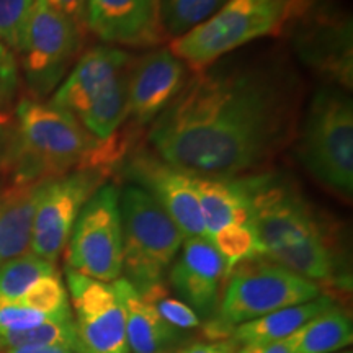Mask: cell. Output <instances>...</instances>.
<instances>
[{"label": "cell", "mask_w": 353, "mask_h": 353, "mask_svg": "<svg viewBox=\"0 0 353 353\" xmlns=\"http://www.w3.org/2000/svg\"><path fill=\"white\" fill-rule=\"evenodd\" d=\"M343 353H350V352H343Z\"/></svg>", "instance_id": "cell-35"}, {"label": "cell", "mask_w": 353, "mask_h": 353, "mask_svg": "<svg viewBox=\"0 0 353 353\" xmlns=\"http://www.w3.org/2000/svg\"><path fill=\"white\" fill-rule=\"evenodd\" d=\"M68 270L113 283L123 273L120 188L105 183L85 203L64 249Z\"/></svg>", "instance_id": "cell-10"}, {"label": "cell", "mask_w": 353, "mask_h": 353, "mask_svg": "<svg viewBox=\"0 0 353 353\" xmlns=\"http://www.w3.org/2000/svg\"><path fill=\"white\" fill-rule=\"evenodd\" d=\"M304 3L306 0H226L192 32L170 39L169 50L188 69L200 72L245 44L281 33Z\"/></svg>", "instance_id": "cell-5"}, {"label": "cell", "mask_w": 353, "mask_h": 353, "mask_svg": "<svg viewBox=\"0 0 353 353\" xmlns=\"http://www.w3.org/2000/svg\"><path fill=\"white\" fill-rule=\"evenodd\" d=\"M20 74L13 51L0 41V108L10 107L19 92Z\"/></svg>", "instance_id": "cell-30"}, {"label": "cell", "mask_w": 353, "mask_h": 353, "mask_svg": "<svg viewBox=\"0 0 353 353\" xmlns=\"http://www.w3.org/2000/svg\"><path fill=\"white\" fill-rule=\"evenodd\" d=\"M352 339L350 317L334 303L311 317L296 332L291 334L286 342L291 353H335L350 345Z\"/></svg>", "instance_id": "cell-22"}, {"label": "cell", "mask_w": 353, "mask_h": 353, "mask_svg": "<svg viewBox=\"0 0 353 353\" xmlns=\"http://www.w3.org/2000/svg\"><path fill=\"white\" fill-rule=\"evenodd\" d=\"M294 46L301 59L330 85L350 90L353 83L352 21L322 17L304 21L294 33Z\"/></svg>", "instance_id": "cell-17"}, {"label": "cell", "mask_w": 353, "mask_h": 353, "mask_svg": "<svg viewBox=\"0 0 353 353\" xmlns=\"http://www.w3.org/2000/svg\"><path fill=\"white\" fill-rule=\"evenodd\" d=\"M236 353H291L286 339L276 342H260V343H247L241 345Z\"/></svg>", "instance_id": "cell-33"}, {"label": "cell", "mask_w": 353, "mask_h": 353, "mask_svg": "<svg viewBox=\"0 0 353 353\" xmlns=\"http://www.w3.org/2000/svg\"><path fill=\"white\" fill-rule=\"evenodd\" d=\"M319 296V285L272 260H244L229 272L218 311L203 330L211 341H224L237 325Z\"/></svg>", "instance_id": "cell-6"}, {"label": "cell", "mask_w": 353, "mask_h": 353, "mask_svg": "<svg viewBox=\"0 0 353 353\" xmlns=\"http://www.w3.org/2000/svg\"><path fill=\"white\" fill-rule=\"evenodd\" d=\"M39 2L44 3L46 7H50L51 10L64 15L65 19L72 20L74 23L79 25L87 32L85 12L88 0H39Z\"/></svg>", "instance_id": "cell-31"}, {"label": "cell", "mask_w": 353, "mask_h": 353, "mask_svg": "<svg viewBox=\"0 0 353 353\" xmlns=\"http://www.w3.org/2000/svg\"><path fill=\"white\" fill-rule=\"evenodd\" d=\"M46 182L0 188V265L30 254L34 214Z\"/></svg>", "instance_id": "cell-19"}, {"label": "cell", "mask_w": 353, "mask_h": 353, "mask_svg": "<svg viewBox=\"0 0 353 353\" xmlns=\"http://www.w3.org/2000/svg\"><path fill=\"white\" fill-rule=\"evenodd\" d=\"M228 275L226 260L208 237L185 239L169 268V281L176 296L206 321L218 311Z\"/></svg>", "instance_id": "cell-14"}, {"label": "cell", "mask_w": 353, "mask_h": 353, "mask_svg": "<svg viewBox=\"0 0 353 353\" xmlns=\"http://www.w3.org/2000/svg\"><path fill=\"white\" fill-rule=\"evenodd\" d=\"M141 296L151 304L156 309L157 314L172 327L179 330H190L201 325V319L196 316V312L183 301H180L179 298L172 296L170 291L165 288L162 281L141 291Z\"/></svg>", "instance_id": "cell-27"}, {"label": "cell", "mask_w": 353, "mask_h": 353, "mask_svg": "<svg viewBox=\"0 0 353 353\" xmlns=\"http://www.w3.org/2000/svg\"><path fill=\"white\" fill-rule=\"evenodd\" d=\"M33 0H0V41L19 52Z\"/></svg>", "instance_id": "cell-28"}, {"label": "cell", "mask_w": 353, "mask_h": 353, "mask_svg": "<svg viewBox=\"0 0 353 353\" xmlns=\"http://www.w3.org/2000/svg\"><path fill=\"white\" fill-rule=\"evenodd\" d=\"M20 303L41 314H46L51 319H72L68 288L57 272L39 278L21 296Z\"/></svg>", "instance_id": "cell-25"}, {"label": "cell", "mask_w": 353, "mask_h": 353, "mask_svg": "<svg viewBox=\"0 0 353 353\" xmlns=\"http://www.w3.org/2000/svg\"><path fill=\"white\" fill-rule=\"evenodd\" d=\"M195 187L208 239L229 224L250 223V195L245 176L239 179L195 176Z\"/></svg>", "instance_id": "cell-20"}, {"label": "cell", "mask_w": 353, "mask_h": 353, "mask_svg": "<svg viewBox=\"0 0 353 353\" xmlns=\"http://www.w3.org/2000/svg\"><path fill=\"white\" fill-rule=\"evenodd\" d=\"M85 28L114 48H157L167 39L159 0H88Z\"/></svg>", "instance_id": "cell-15"}, {"label": "cell", "mask_w": 353, "mask_h": 353, "mask_svg": "<svg viewBox=\"0 0 353 353\" xmlns=\"http://www.w3.org/2000/svg\"><path fill=\"white\" fill-rule=\"evenodd\" d=\"M134 57L99 44L82 52L51 103L72 114L95 139L112 141L128 121V90Z\"/></svg>", "instance_id": "cell-4"}, {"label": "cell", "mask_w": 353, "mask_h": 353, "mask_svg": "<svg viewBox=\"0 0 353 353\" xmlns=\"http://www.w3.org/2000/svg\"><path fill=\"white\" fill-rule=\"evenodd\" d=\"M56 265L32 252L0 265V304L20 301L39 278L54 273Z\"/></svg>", "instance_id": "cell-23"}, {"label": "cell", "mask_w": 353, "mask_h": 353, "mask_svg": "<svg viewBox=\"0 0 353 353\" xmlns=\"http://www.w3.org/2000/svg\"><path fill=\"white\" fill-rule=\"evenodd\" d=\"M226 0H159V17L165 37L175 39L192 32L211 15H214Z\"/></svg>", "instance_id": "cell-24"}, {"label": "cell", "mask_w": 353, "mask_h": 353, "mask_svg": "<svg viewBox=\"0 0 353 353\" xmlns=\"http://www.w3.org/2000/svg\"><path fill=\"white\" fill-rule=\"evenodd\" d=\"M113 288L125 311L130 353H170L183 341V330L167 324L125 276L114 280Z\"/></svg>", "instance_id": "cell-18"}, {"label": "cell", "mask_w": 353, "mask_h": 353, "mask_svg": "<svg viewBox=\"0 0 353 353\" xmlns=\"http://www.w3.org/2000/svg\"><path fill=\"white\" fill-rule=\"evenodd\" d=\"M46 321H63L51 319L46 314L26 307L20 301L2 303L0 304V335L13 332V330H23L43 324ZM65 321V319H64Z\"/></svg>", "instance_id": "cell-29"}, {"label": "cell", "mask_w": 353, "mask_h": 353, "mask_svg": "<svg viewBox=\"0 0 353 353\" xmlns=\"http://www.w3.org/2000/svg\"><path fill=\"white\" fill-rule=\"evenodd\" d=\"M121 167L132 185L145 190L164 208L183 232L185 239L206 237L195 176L143 148L121 161Z\"/></svg>", "instance_id": "cell-13"}, {"label": "cell", "mask_w": 353, "mask_h": 353, "mask_svg": "<svg viewBox=\"0 0 353 353\" xmlns=\"http://www.w3.org/2000/svg\"><path fill=\"white\" fill-rule=\"evenodd\" d=\"M188 79V68L170 50L159 48L132 61L128 90V120L152 125Z\"/></svg>", "instance_id": "cell-16"}, {"label": "cell", "mask_w": 353, "mask_h": 353, "mask_svg": "<svg viewBox=\"0 0 353 353\" xmlns=\"http://www.w3.org/2000/svg\"><path fill=\"white\" fill-rule=\"evenodd\" d=\"M218 252L226 260L228 270L249 259L260 257L257 236L252 224H229L210 237Z\"/></svg>", "instance_id": "cell-26"}, {"label": "cell", "mask_w": 353, "mask_h": 353, "mask_svg": "<svg viewBox=\"0 0 353 353\" xmlns=\"http://www.w3.org/2000/svg\"><path fill=\"white\" fill-rule=\"evenodd\" d=\"M250 224L265 257L317 285H347L341 250L327 223L288 176H245Z\"/></svg>", "instance_id": "cell-3"}, {"label": "cell", "mask_w": 353, "mask_h": 353, "mask_svg": "<svg viewBox=\"0 0 353 353\" xmlns=\"http://www.w3.org/2000/svg\"><path fill=\"white\" fill-rule=\"evenodd\" d=\"M332 304V298L322 294V296L309 303L270 312V314L259 317V319L237 325L229 335V342L232 345H247V343L283 341L291 334L296 332L311 317L317 316Z\"/></svg>", "instance_id": "cell-21"}, {"label": "cell", "mask_w": 353, "mask_h": 353, "mask_svg": "<svg viewBox=\"0 0 353 353\" xmlns=\"http://www.w3.org/2000/svg\"><path fill=\"white\" fill-rule=\"evenodd\" d=\"M79 353H130L126 321L113 283L65 270Z\"/></svg>", "instance_id": "cell-12"}, {"label": "cell", "mask_w": 353, "mask_h": 353, "mask_svg": "<svg viewBox=\"0 0 353 353\" xmlns=\"http://www.w3.org/2000/svg\"><path fill=\"white\" fill-rule=\"evenodd\" d=\"M234 345L229 341H218V342H193L185 347L174 348L170 353H232Z\"/></svg>", "instance_id": "cell-32"}, {"label": "cell", "mask_w": 353, "mask_h": 353, "mask_svg": "<svg viewBox=\"0 0 353 353\" xmlns=\"http://www.w3.org/2000/svg\"><path fill=\"white\" fill-rule=\"evenodd\" d=\"M85 30L33 0L19 54L32 99L52 94L81 57Z\"/></svg>", "instance_id": "cell-9"}, {"label": "cell", "mask_w": 353, "mask_h": 353, "mask_svg": "<svg viewBox=\"0 0 353 353\" xmlns=\"http://www.w3.org/2000/svg\"><path fill=\"white\" fill-rule=\"evenodd\" d=\"M0 353H74L68 347L61 345H34V347H17L0 350Z\"/></svg>", "instance_id": "cell-34"}, {"label": "cell", "mask_w": 353, "mask_h": 353, "mask_svg": "<svg viewBox=\"0 0 353 353\" xmlns=\"http://www.w3.org/2000/svg\"><path fill=\"white\" fill-rule=\"evenodd\" d=\"M299 83L273 59H219L193 72L154 120L148 139L162 161L193 176L257 174L294 138Z\"/></svg>", "instance_id": "cell-1"}, {"label": "cell", "mask_w": 353, "mask_h": 353, "mask_svg": "<svg viewBox=\"0 0 353 353\" xmlns=\"http://www.w3.org/2000/svg\"><path fill=\"white\" fill-rule=\"evenodd\" d=\"M123 273L136 290L161 283L185 236L159 203L138 185L120 190Z\"/></svg>", "instance_id": "cell-8"}, {"label": "cell", "mask_w": 353, "mask_h": 353, "mask_svg": "<svg viewBox=\"0 0 353 353\" xmlns=\"http://www.w3.org/2000/svg\"><path fill=\"white\" fill-rule=\"evenodd\" d=\"M108 169L92 167L69 172L44 183L34 214L30 252L54 263L64 252L85 203L107 183Z\"/></svg>", "instance_id": "cell-11"}, {"label": "cell", "mask_w": 353, "mask_h": 353, "mask_svg": "<svg viewBox=\"0 0 353 353\" xmlns=\"http://www.w3.org/2000/svg\"><path fill=\"white\" fill-rule=\"evenodd\" d=\"M0 125V182L23 185L57 179L69 172L112 170L126 156L125 139H95L72 114L41 100L23 99L15 121Z\"/></svg>", "instance_id": "cell-2"}, {"label": "cell", "mask_w": 353, "mask_h": 353, "mask_svg": "<svg viewBox=\"0 0 353 353\" xmlns=\"http://www.w3.org/2000/svg\"><path fill=\"white\" fill-rule=\"evenodd\" d=\"M298 159L312 179L342 196L353 195V101L341 87L312 95L298 130Z\"/></svg>", "instance_id": "cell-7"}]
</instances>
